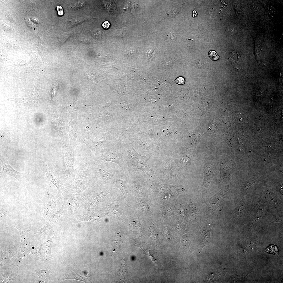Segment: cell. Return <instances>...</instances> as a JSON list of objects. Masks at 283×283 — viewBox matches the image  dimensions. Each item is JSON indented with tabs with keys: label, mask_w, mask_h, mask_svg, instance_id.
Here are the masks:
<instances>
[{
	"label": "cell",
	"mask_w": 283,
	"mask_h": 283,
	"mask_svg": "<svg viewBox=\"0 0 283 283\" xmlns=\"http://www.w3.org/2000/svg\"><path fill=\"white\" fill-rule=\"evenodd\" d=\"M91 175L101 180L104 183L112 184L115 182V174L119 166L110 161L97 160L89 163Z\"/></svg>",
	"instance_id": "obj_1"
},
{
	"label": "cell",
	"mask_w": 283,
	"mask_h": 283,
	"mask_svg": "<svg viewBox=\"0 0 283 283\" xmlns=\"http://www.w3.org/2000/svg\"><path fill=\"white\" fill-rule=\"evenodd\" d=\"M150 156H142L137 153L133 149L129 148L127 149L126 158L128 172L129 173L135 172L137 170H141L150 177L153 176L154 173L149 166L148 160Z\"/></svg>",
	"instance_id": "obj_2"
},
{
	"label": "cell",
	"mask_w": 283,
	"mask_h": 283,
	"mask_svg": "<svg viewBox=\"0 0 283 283\" xmlns=\"http://www.w3.org/2000/svg\"><path fill=\"white\" fill-rule=\"evenodd\" d=\"M14 227L18 230L20 236L21 242L17 255L12 264L15 269L18 271L22 260L28 255L32 253V250L30 242L35 236L33 235L31 231L26 228L18 225L14 226Z\"/></svg>",
	"instance_id": "obj_3"
},
{
	"label": "cell",
	"mask_w": 283,
	"mask_h": 283,
	"mask_svg": "<svg viewBox=\"0 0 283 283\" xmlns=\"http://www.w3.org/2000/svg\"><path fill=\"white\" fill-rule=\"evenodd\" d=\"M127 149L114 147L106 150L100 155L98 160H103L113 162L123 171H128Z\"/></svg>",
	"instance_id": "obj_4"
},
{
	"label": "cell",
	"mask_w": 283,
	"mask_h": 283,
	"mask_svg": "<svg viewBox=\"0 0 283 283\" xmlns=\"http://www.w3.org/2000/svg\"><path fill=\"white\" fill-rule=\"evenodd\" d=\"M54 241V237L51 236L44 242L32 251V254L37 260L42 261L48 264L53 261L51 250Z\"/></svg>",
	"instance_id": "obj_5"
},
{
	"label": "cell",
	"mask_w": 283,
	"mask_h": 283,
	"mask_svg": "<svg viewBox=\"0 0 283 283\" xmlns=\"http://www.w3.org/2000/svg\"><path fill=\"white\" fill-rule=\"evenodd\" d=\"M91 175V171L89 162L79 169L74 181V187L76 191H81L86 189L87 179Z\"/></svg>",
	"instance_id": "obj_6"
},
{
	"label": "cell",
	"mask_w": 283,
	"mask_h": 283,
	"mask_svg": "<svg viewBox=\"0 0 283 283\" xmlns=\"http://www.w3.org/2000/svg\"><path fill=\"white\" fill-rule=\"evenodd\" d=\"M45 193L48 197V201L44 208L41 221L43 222H47L51 216L57 211L60 205V199L59 196L53 195L48 191L46 190Z\"/></svg>",
	"instance_id": "obj_7"
},
{
	"label": "cell",
	"mask_w": 283,
	"mask_h": 283,
	"mask_svg": "<svg viewBox=\"0 0 283 283\" xmlns=\"http://www.w3.org/2000/svg\"><path fill=\"white\" fill-rule=\"evenodd\" d=\"M74 156L73 150H68L63 153L62 172L65 178H70L74 176L75 171Z\"/></svg>",
	"instance_id": "obj_8"
},
{
	"label": "cell",
	"mask_w": 283,
	"mask_h": 283,
	"mask_svg": "<svg viewBox=\"0 0 283 283\" xmlns=\"http://www.w3.org/2000/svg\"><path fill=\"white\" fill-rule=\"evenodd\" d=\"M0 175H7L12 176L21 182L24 173L19 172L13 168L8 163V160L1 155L0 157Z\"/></svg>",
	"instance_id": "obj_9"
},
{
	"label": "cell",
	"mask_w": 283,
	"mask_h": 283,
	"mask_svg": "<svg viewBox=\"0 0 283 283\" xmlns=\"http://www.w3.org/2000/svg\"><path fill=\"white\" fill-rule=\"evenodd\" d=\"M63 206L60 210L51 215L47 223L37 232L38 237L43 240L46 239L47 235L50 230L54 227L58 220L62 215L63 211Z\"/></svg>",
	"instance_id": "obj_10"
},
{
	"label": "cell",
	"mask_w": 283,
	"mask_h": 283,
	"mask_svg": "<svg viewBox=\"0 0 283 283\" xmlns=\"http://www.w3.org/2000/svg\"><path fill=\"white\" fill-rule=\"evenodd\" d=\"M43 170L44 174L47 179L57 187V195L59 196L64 192V188L59 178L55 172L49 169L46 164L44 165Z\"/></svg>",
	"instance_id": "obj_11"
},
{
	"label": "cell",
	"mask_w": 283,
	"mask_h": 283,
	"mask_svg": "<svg viewBox=\"0 0 283 283\" xmlns=\"http://www.w3.org/2000/svg\"><path fill=\"white\" fill-rule=\"evenodd\" d=\"M11 266L4 268L0 274V283H12L14 281L18 273L12 271Z\"/></svg>",
	"instance_id": "obj_12"
},
{
	"label": "cell",
	"mask_w": 283,
	"mask_h": 283,
	"mask_svg": "<svg viewBox=\"0 0 283 283\" xmlns=\"http://www.w3.org/2000/svg\"><path fill=\"white\" fill-rule=\"evenodd\" d=\"M89 277L86 272L74 269L65 276L64 279H74L87 282L89 281Z\"/></svg>",
	"instance_id": "obj_13"
},
{
	"label": "cell",
	"mask_w": 283,
	"mask_h": 283,
	"mask_svg": "<svg viewBox=\"0 0 283 283\" xmlns=\"http://www.w3.org/2000/svg\"><path fill=\"white\" fill-rule=\"evenodd\" d=\"M35 271L36 274L39 276V283L47 282L52 277V273L50 271L41 270L37 267Z\"/></svg>",
	"instance_id": "obj_14"
},
{
	"label": "cell",
	"mask_w": 283,
	"mask_h": 283,
	"mask_svg": "<svg viewBox=\"0 0 283 283\" xmlns=\"http://www.w3.org/2000/svg\"><path fill=\"white\" fill-rule=\"evenodd\" d=\"M211 230H209L199 242V251L200 253L203 248L205 246L209 244L212 242V240L210 236Z\"/></svg>",
	"instance_id": "obj_15"
},
{
	"label": "cell",
	"mask_w": 283,
	"mask_h": 283,
	"mask_svg": "<svg viewBox=\"0 0 283 283\" xmlns=\"http://www.w3.org/2000/svg\"><path fill=\"white\" fill-rule=\"evenodd\" d=\"M105 7L107 11L111 14L115 13L116 7L113 2L110 1H104Z\"/></svg>",
	"instance_id": "obj_16"
},
{
	"label": "cell",
	"mask_w": 283,
	"mask_h": 283,
	"mask_svg": "<svg viewBox=\"0 0 283 283\" xmlns=\"http://www.w3.org/2000/svg\"><path fill=\"white\" fill-rule=\"evenodd\" d=\"M181 241L183 248L188 249L190 253H191V251L189 250V247L191 242L187 234H185L182 236L181 239Z\"/></svg>",
	"instance_id": "obj_17"
},
{
	"label": "cell",
	"mask_w": 283,
	"mask_h": 283,
	"mask_svg": "<svg viewBox=\"0 0 283 283\" xmlns=\"http://www.w3.org/2000/svg\"><path fill=\"white\" fill-rule=\"evenodd\" d=\"M85 4V1H78L74 4L72 8L73 10H77L83 7Z\"/></svg>",
	"instance_id": "obj_18"
},
{
	"label": "cell",
	"mask_w": 283,
	"mask_h": 283,
	"mask_svg": "<svg viewBox=\"0 0 283 283\" xmlns=\"http://www.w3.org/2000/svg\"><path fill=\"white\" fill-rule=\"evenodd\" d=\"M208 56L213 60L217 61L220 58L219 56L214 50L210 51L208 52Z\"/></svg>",
	"instance_id": "obj_19"
},
{
	"label": "cell",
	"mask_w": 283,
	"mask_h": 283,
	"mask_svg": "<svg viewBox=\"0 0 283 283\" xmlns=\"http://www.w3.org/2000/svg\"><path fill=\"white\" fill-rule=\"evenodd\" d=\"M265 251L269 253L275 254H277L278 250L277 247L275 246H270L266 248Z\"/></svg>",
	"instance_id": "obj_20"
},
{
	"label": "cell",
	"mask_w": 283,
	"mask_h": 283,
	"mask_svg": "<svg viewBox=\"0 0 283 283\" xmlns=\"http://www.w3.org/2000/svg\"><path fill=\"white\" fill-rule=\"evenodd\" d=\"M175 82L177 84L183 85L184 84L185 80L183 77H179L175 80Z\"/></svg>",
	"instance_id": "obj_21"
},
{
	"label": "cell",
	"mask_w": 283,
	"mask_h": 283,
	"mask_svg": "<svg viewBox=\"0 0 283 283\" xmlns=\"http://www.w3.org/2000/svg\"><path fill=\"white\" fill-rule=\"evenodd\" d=\"M177 12V9L176 8L171 9L168 12L169 15L172 17L176 15Z\"/></svg>",
	"instance_id": "obj_22"
},
{
	"label": "cell",
	"mask_w": 283,
	"mask_h": 283,
	"mask_svg": "<svg viewBox=\"0 0 283 283\" xmlns=\"http://www.w3.org/2000/svg\"><path fill=\"white\" fill-rule=\"evenodd\" d=\"M56 9L58 15L61 16L63 14L64 12L63 8L61 6H57Z\"/></svg>",
	"instance_id": "obj_23"
},
{
	"label": "cell",
	"mask_w": 283,
	"mask_h": 283,
	"mask_svg": "<svg viewBox=\"0 0 283 283\" xmlns=\"http://www.w3.org/2000/svg\"><path fill=\"white\" fill-rule=\"evenodd\" d=\"M164 235L168 241H169L170 240V235L168 230L167 228H165L164 230Z\"/></svg>",
	"instance_id": "obj_24"
},
{
	"label": "cell",
	"mask_w": 283,
	"mask_h": 283,
	"mask_svg": "<svg viewBox=\"0 0 283 283\" xmlns=\"http://www.w3.org/2000/svg\"><path fill=\"white\" fill-rule=\"evenodd\" d=\"M110 25V24L108 21H105L103 23L102 25L104 29H107L109 28Z\"/></svg>",
	"instance_id": "obj_25"
},
{
	"label": "cell",
	"mask_w": 283,
	"mask_h": 283,
	"mask_svg": "<svg viewBox=\"0 0 283 283\" xmlns=\"http://www.w3.org/2000/svg\"><path fill=\"white\" fill-rule=\"evenodd\" d=\"M88 77L89 79L91 80L94 82H96L95 78L94 76L91 75H88Z\"/></svg>",
	"instance_id": "obj_26"
},
{
	"label": "cell",
	"mask_w": 283,
	"mask_h": 283,
	"mask_svg": "<svg viewBox=\"0 0 283 283\" xmlns=\"http://www.w3.org/2000/svg\"><path fill=\"white\" fill-rule=\"evenodd\" d=\"M197 13L196 12V11L195 10H194L193 11V17H194L196 16H197Z\"/></svg>",
	"instance_id": "obj_27"
}]
</instances>
